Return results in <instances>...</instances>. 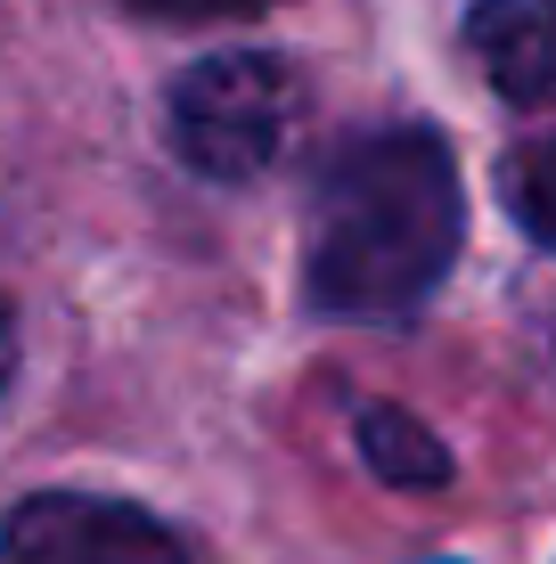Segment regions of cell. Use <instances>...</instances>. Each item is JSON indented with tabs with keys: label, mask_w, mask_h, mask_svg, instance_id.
I'll return each mask as SVG.
<instances>
[{
	"label": "cell",
	"mask_w": 556,
	"mask_h": 564,
	"mask_svg": "<svg viewBox=\"0 0 556 564\" xmlns=\"http://www.w3.org/2000/svg\"><path fill=\"white\" fill-rule=\"evenodd\" d=\"M360 458H369L377 482H393V491H434V482L450 475L434 425H417L410 410H393V401H369V410H360Z\"/></svg>",
	"instance_id": "5b68a950"
},
{
	"label": "cell",
	"mask_w": 556,
	"mask_h": 564,
	"mask_svg": "<svg viewBox=\"0 0 556 564\" xmlns=\"http://www.w3.org/2000/svg\"><path fill=\"white\" fill-rule=\"evenodd\" d=\"M467 50L515 107L556 99V0H475Z\"/></svg>",
	"instance_id": "277c9868"
},
{
	"label": "cell",
	"mask_w": 556,
	"mask_h": 564,
	"mask_svg": "<svg viewBox=\"0 0 556 564\" xmlns=\"http://www.w3.org/2000/svg\"><path fill=\"white\" fill-rule=\"evenodd\" d=\"M9 564H188V549L156 516L123 499H83V491H42L9 516L0 532Z\"/></svg>",
	"instance_id": "3957f363"
},
{
	"label": "cell",
	"mask_w": 556,
	"mask_h": 564,
	"mask_svg": "<svg viewBox=\"0 0 556 564\" xmlns=\"http://www.w3.org/2000/svg\"><path fill=\"white\" fill-rule=\"evenodd\" d=\"M131 9L172 17V25H214V17H254V9H271V0H131Z\"/></svg>",
	"instance_id": "52a82bcc"
},
{
	"label": "cell",
	"mask_w": 556,
	"mask_h": 564,
	"mask_svg": "<svg viewBox=\"0 0 556 564\" xmlns=\"http://www.w3.org/2000/svg\"><path fill=\"white\" fill-rule=\"evenodd\" d=\"M295 123H303V83H295V66H279L262 50H221L205 66H188L164 107L172 155L197 181H221V188L262 181L286 155Z\"/></svg>",
	"instance_id": "7a4b0ae2"
},
{
	"label": "cell",
	"mask_w": 556,
	"mask_h": 564,
	"mask_svg": "<svg viewBox=\"0 0 556 564\" xmlns=\"http://www.w3.org/2000/svg\"><path fill=\"white\" fill-rule=\"evenodd\" d=\"M467 238L458 164L434 131H369L319 172L303 286L328 319L393 327L450 279Z\"/></svg>",
	"instance_id": "6da1fadb"
},
{
	"label": "cell",
	"mask_w": 556,
	"mask_h": 564,
	"mask_svg": "<svg viewBox=\"0 0 556 564\" xmlns=\"http://www.w3.org/2000/svg\"><path fill=\"white\" fill-rule=\"evenodd\" d=\"M508 213L532 238L556 246V140H532V148L508 155Z\"/></svg>",
	"instance_id": "8992f818"
},
{
	"label": "cell",
	"mask_w": 556,
	"mask_h": 564,
	"mask_svg": "<svg viewBox=\"0 0 556 564\" xmlns=\"http://www.w3.org/2000/svg\"><path fill=\"white\" fill-rule=\"evenodd\" d=\"M9 368H17V319H9V303H0V384H9Z\"/></svg>",
	"instance_id": "ba28073f"
}]
</instances>
